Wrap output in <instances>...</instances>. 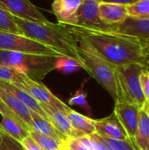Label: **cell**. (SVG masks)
Here are the masks:
<instances>
[{
  "label": "cell",
  "instance_id": "cell-1",
  "mask_svg": "<svg viewBox=\"0 0 149 150\" xmlns=\"http://www.w3.org/2000/svg\"><path fill=\"white\" fill-rule=\"evenodd\" d=\"M74 35L84 38L110 63L116 67L140 63L149 67L146 55L148 40L126 35L112 26L105 29L63 25Z\"/></svg>",
  "mask_w": 149,
  "mask_h": 150
},
{
  "label": "cell",
  "instance_id": "cell-2",
  "mask_svg": "<svg viewBox=\"0 0 149 150\" xmlns=\"http://www.w3.org/2000/svg\"><path fill=\"white\" fill-rule=\"evenodd\" d=\"M12 18L23 35L51 47L62 56L82 62L77 54V41L63 25L49 21L32 22L13 15Z\"/></svg>",
  "mask_w": 149,
  "mask_h": 150
},
{
  "label": "cell",
  "instance_id": "cell-3",
  "mask_svg": "<svg viewBox=\"0 0 149 150\" xmlns=\"http://www.w3.org/2000/svg\"><path fill=\"white\" fill-rule=\"evenodd\" d=\"M77 41V54L85 69L97 82L111 95L117 99V67L106 61L84 38L74 35Z\"/></svg>",
  "mask_w": 149,
  "mask_h": 150
},
{
  "label": "cell",
  "instance_id": "cell-4",
  "mask_svg": "<svg viewBox=\"0 0 149 150\" xmlns=\"http://www.w3.org/2000/svg\"><path fill=\"white\" fill-rule=\"evenodd\" d=\"M58 57L61 56L25 54L0 49L1 65L9 67L36 81L42 80L54 69Z\"/></svg>",
  "mask_w": 149,
  "mask_h": 150
},
{
  "label": "cell",
  "instance_id": "cell-5",
  "mask_svg": "<svg viewBox=\"0 0 149 150\" xmlns=\"http://www.w3.org/2000/svg\"><path fill=\"white\" fill-rule=\"evenodd\" d=\"M145 68L148 67L140 63H131L128 65L117 67L116 100L131 103L141 109L143 107L145 98L141 90L140 75Z\"/></svg>",
  "mask_w": 149,
  "mask_h": 150
},
{
  "label": "cell",
  "instance_id": "cell-6",
  "mask_svg": "<svg viewBox=\"0 0 149 150\" xmlns=\"http://www.w3.org/2000/svg\"><path fill=\"white\" fill-rule=\"evenodd\" d=\"M0 49L25 54L62 56L51 47L25 35L0 31Z\"/></svg>",
  "mask_w": 149,
  "mask_h": 150
},
{
  "label": "cell",
  "instance_id": "cell-7",
  "mask_svg": "<svg viewBox=\"0 0 149 150\" xmlns=\"http://www.w3.org/2000/svg\"><path fill=\"white\" fill-rule=\"evenodd\" d=\"M11 83L30 94L41 105L53 106L64 112H67L70 109L69 106H68L60 98L54 96L52 91L40 81H36L27 76H25L20 82Z\"/></svg>",
  "mask_w": 149,
  "mask_h": 150
},
{
  "label": "cell",
  "instance_id": "cell-8",
  "mask_svg": "<svg viewBox=\"0 0 149 150\" xmlns=\"http://www.w3.org/2000/svg\"><path fill=\"white\" fill-rule=\"evenodd\" d=\"M140 110L141 108L131 103L120 100L115 101L113 113L130 140H133L135 137Z\"/></svg>",
  "mask_w": 149,
  "mask_h": 150
},
{
  "label": "cell",
  "instance_id": "cell-9",
  "mask_svg": "<svg viewBox=\"0 0 149 150\" xmlns=\"http://www.w3.org/2000/svg\"><path fill=\"white\" fill-rule=\"evenodd\" d=\"M0 4L11 15L32 22H47L44 14L30 0H0Z\"/></svg>",
  "mask_w": 149,
  "mask_h": 150
},
{
  "label": "cell",
  "instance_id": "cell-10",
  "mask_svg": "<svg viewBox=\"0 0 149 150\" xmlns=\"http://www.w3.org/2000/svg\"><path fill=\"white\" fill-rule=\"evenodd\" d=\"M98 6L99 2L97 0H83L73 25L101 29L110 27L101 21L98 15Z\"/></svg>",
  "mask_w": 149,
  "mask_h": 150
},
{
  "label": "cell",
  "instance_id": "cell-11",
  "mask_svg": "<svg viewBox=\"0 0 149 150\" xmlns=\"http://www.w3.org/2000/svg\"><path fill=\"white\" fill-rule=\"evenodd\" d=\"M42 109L47 114V120L68 139H79L85 135L76 131L70 125L66 112L50 105H41Z\"/></svg>",
  "mask_w": 149,
  "mask_h": 150
},
{
  "label": "cell",
  "instance_id": "cell-12",
  "mask_svg": "<svg viewBox=\"0 0 149 150\" xmlns=\"http://www.w3.org/2000/svg\"><path fill=\"white\" fill-rule=\"evenodd\" d=\"M83 0H54L52 10L59 24L73 25Z\"/></svg>",
  "mask_w": 149,
  "mask_h": 150
},
{
  "label": "cell",
  "instance_id": "cell-13",
  "mask_svg": "<svg viewBox=\"0 0 149 150\" xmlns=\"http://www.w3.org/2000/svg\"><path fill=\"white\" fill-rule=\"evenodd\" d=\"M112 27L126 35L149 40V18L128 17L125 21Z\"/></svg>",
  "mask_w": 149,
  "mask_h": 150
},
{
  "label": "cell",
  "instance_id": "cell-14",
  "mask_svg": "<svg viewBox=\"0 0 149 150\" xmlns=\"http://www.w3.org/2000/svg\"><path fill=\"white\" fill-rule=\"evenodd\" d=\"M98 15L101 21L109 26L118 25L129 17L127 5L111 3H99Z\"/></svg>",
  "mask_w": 149,
  "mask_h": 150
},
{
  "label": "cell",
  "instance_id": "cell-15",
  "mask_svg": "<svg viewBox=\"0 0 149 150\" xmlns=\"http://www.w3.org/2000/svg\"><path fill=\"white\" fill-rule=\"evenodd\" d=\"M96 133L102 137L113 140L129 139L114 113L109 117L96 120Z\"/></svg>",
  "mask_w": 149,
  "mask_h": 150
},
{
  "label": "cell",
  "instance_id": "cell-16",
  "mask_svg": "<svg viewBox=\"0 0 149 150\" xmlns=\"http://www.w3.org/2000/svg\"><path fill=\"white\" fill-rule=\"evenodd\" d=\"M0 87L3 88L4 90H5L6 91L10 92L11 94H12L15 98H17L21 103H23L29 110H31L33 112L38 113L39 115H40L41 117H43L44 119H46L47 120V117L46 112H44V110L42 109L41 104H40L33 97H32L30 94H28L27 92H25V91H23L22 89L17 87L16 85H14L11 83H8V82H4V81H1L0 80Z\"/></svg>",
  "mask_w": 149,
  "mask_h": 150
},
{
  "label": "cell",
  "instance_id": "cell-17",
  "mask_svg": "<svg viewBox=\"0 0 149 150\" xmlns=\"http://www.w3.org/2000/svg\"><path fill=\"white\" fill-rule=\"evenodd\" d=\"M31 117H32V123H31L30 130L49 136L61 144H62L66 140H68V138H66L56 128H54V127L48 120H47L38 113L31 111Z\"/></svg>",
  "mask_w": 149,
  "mask_h": 150
},
{
  "label": "cell",
  "instance_id": "cell-18",
  "mask_svg": "<svg viewBox=\"0 0 149 150\" xmlns=\"http://www.w3.org/2000/svg\"><path fill=\"white\" fill-rule=\"evenodd\" d=\"M0 98L4 102V104L21 120L30 129L32 123L31 110H29L23 103H21L17 98L12 94L6 91L0 87ZM30 131V130H29Z\"/></svg>",
  "mask_w": 149,
  "mask_h": 150
},
{
  "label": "cell",
  "instance_id": "cell-19",
  "mask_svg": "<svg viewBox=\"0 0 149 150\" xmlns=\"http://www.w3.org/2000/svg\"><path fill=\"white\" fill-rule=\"evenodd\" d=\"M66 115L71 127L76 131L85 136H89L96 133V120H92L83 115L71 108L66 112Z\"/></svg>",
  "mask_w": 149,
  "mask_h": 150
},
{
  "label": "cell",
  "instance_id": "cell-20",
  "mask_svg": "<svg viewBox=\"0 0 149 150\" xmlns=\"http://www.w3.org/2000/svg\"><path fill=\"white\" fill-rule=\"evenodd\" d=\"M0 126L10 136H11L19 142L29 135L30 129L25 123L18 120L2 116Z\"/></svg>",
  "mask_w": 149,
  "mask_h": 150
},
{
  "label": "cell",
  "instance_id": "cell-21",
  "mask_svg": "<svg viewBox=\"0 0 149 150\" xmlns=\"http://www.w3.org/2000/svg\"><path fill=\"white\" fill-rule=\"evenodd\" d=\"M149 140V113L141 108L135 137L133 140L140 150H146Z\"/></svg>",
  "mask_w": 149,
  "mask_h": 150
},
{
  "label": "cell",
  "instance_id": "cell-22",
  "mask_svg": "<svg viewBox=\"0 0 149 150\" xmlns=\"http://www.w3.org/2000/svg\"><path fill=\"white\" fill-rule=\"evenodd\" d=\"M54 69L63 74H72L79 71L80 69H83V65L82 62L73 58L61 56L58 57L55 62Z\"/></svg>",
  "mask_w": 149,
  "mask_h": 150
},
{
  "label": "cell",
  "instance_id": "cell-23",
  "mask_svg": "<svg viewBox=\"0 0 149 150\" xmlns=\"http://www.w3.org/2000/svg\"><path fill=\"white\" fill-rule=\"evenodd\" d=\"M0 31L23 35L21 30L15 23L12 15L0 4Z\"/></svg>",
  "mask_w": 149,
  "mask_h": 150
},
{
  "label": "cell",
  "instance_id": "cell-24",
  "mask_svg": "<svg viewBox=\"0 0 149 150\" xmlns=\"http://www.w3.org/2000/svg\"><path fill=\"white\" fill-rule=\"evenodd\" d=\"M129 17L149 18V0H138L127 5Z\"/></svg>",
  "mask_w": 149,
  "mask_h": 150
},
{
  "label": "cell",
  "instance_id": "cell-25",
  "mask_svg": "<svg viewBox=\"0 0 149 150\" xmlns=\"http://www.w3.org/2000/svg\"><path fill=\"white\" fill-rule=\"evenodd\" d=\"M29 135L45 150H59L61 148V144L49 136L39 134L32 130L29 131Z\"/></svg>",
  "mask_w": 149,
  "mask_h": 150
},
{
  "label": "cell",
  "instance_id": "cell-26",
  "mask_svg": "<svg viewBox=\"0 0 149 150\" xmlns=\"http://www.w3.org/2000/svg\"><path fill=\"white\" fill-rule=\"evenodd\" d=\"M0 150H25L19 142L10 136L0 126Z\"/></svg>",
  "mask_w": 149,
  "mask_h": 150
},
{
  "label": "cell",
  "instance_id": "cell-27",
  "mask_svg": "<svg viewBox=\"0 0 149 150\" xmlns=\"http://www.w3.org/2000/svg\"><path fill=\"white\" fill-rule=\"evenodd\" d=\"M87 82V80L83 81V83L81 85V88L78 89L75 94L68 99V103L72 105H79L85 111H87L89 113H90V107L87 101V94L83 90V85Z\"/></svg>",
  "mask_w": 149,
  "mask_h": 150
},
{
  "label": "cell",
  "instance_id": "cell-28",
  "mask_svg": "<svg viewBox=\"0 0 149 150\" xmlns=\"http://www.w3.org/2000/svg\"><path fill=\"white\" fill-rule=\"evenodd\" d=\"M25 76V75L18 73V71L9 67L0 64V80L1 81H4L8 83L20 82Z\"/></svg>",
  "mask_w": 149,
  "mask_h": 150
},
{
  "label": "cell",
  "instance_id": "cell-29",
  "mask_svg": "<svg viewBox=\"0 0 149 150\" xmlns=\"http://www.w3.org/2000/svg\"><path fill=\"white\" fill-rule=\"evenodd\" d=\"M140 82L141 85L142 93L145 98L143 109L149 113V68H145L140 75Z\"/></svg>",
  "mask_w": 149,
  "mask_h": 150
},
{
  "label": "cell",
  "instance_id": "cell-30",
  "mask_svg": "<svg viewBox=\"0 0 149 150\" xmlns=\"http://www.w3.org/2000/svg\"><path fill=\"white\" fill-rule=\"evenodd\" d=\"M101 136V135H100ZM105 138V137H104ZM114 150H138L134 142L130 139L126 140H113L105 138Z\"/></svg>",
  "mask_w": 149,
  "mask_h": 150
},
{
  "label": "cell",
  "instance_id": "cell-31",
  "mask_svg": "<svg viewBox=\"0 0 149 150\" xmlns=\"http://www.w3.org/2000/svg\"><path fill=\"white\" fill-rule=\"evenodd\" d=\"M61 145L66 150H89L78 139H68Z\"/></svg>",
  "mask_w": 149,
  "mask_h": 150
},
{
  "label": "cell",
  "instance_id": "cell-32",
  "mask_svg": "<svg viewBox=\"0 0 149 150\" xmlns=\"http://www.w3.org/2000/svg\"><path fill=\"white\" fill-rule=\"evenodd\" d=\"M21 145L23 146L25 150H45L42 149L30 135L26 136L20 142Z\"/></svg>",
  "mask_w": 149,
  "mask_h": 150
},
{
  "label": "cell",
  "instance_id": "cell-33",
  "mask_svg": "<svg viewBox=\"0 0 149 150\" xmlns=\"http://www.w3.org/2000/svg\"><path fill=\"white\" fill-rule=\"evenodd\" d=\"M0 114L2 116H6V117H10V118H12V119H15V120H18L20 121H22L21 120H19V118L4 104V102L0 98ZM23 122V121H22ZM24 123V122H23Z\"/></svg>",
  "mask_w": 149,
  "mask_h": 150
},
{
  "label": "cell",
  "instance_id": "cell-34",
  "mask_svg": "<svg viewBox=\"0 0 149 150\" xmlns=\"http://www.w3.org/2000/svg\"><path fill=\"white\" fill-rule=\"evenodd\" d=\"M99 3H111V4H119L124 5H129L135 3L138 0H97Z\"/></svg>",
  "mask_w": 149,
  "mask_h": 150
},
{
  "label": "cell",
  "instance_id": "cell-35",
  "mask_svg": "<svg viewBox=\"0 0 149 150\" xmlns=\"http://www.w3.org/2000/svg\"><path fill=\"white\" fill-rule=\"evenodd\" d=\"M98 135H99V134H98ZM99 138H100V141H101V142H102V144H103V146H104L105 150H114L113 149V148L111 146V144L106 141L105 138H104V137H102V136H100V135H99Z\"/></svg>",
  "mask_w": 149,
  "mask_h": 150
},
{
  "label": "cell",
  "instance_id": "cell-36",
  "mask_svg": "<svg viewBox=\"0 0 149 150\" xmlns=\"http://www.w3.org/2000/svg\"><path fill=\"white\" fill-rule=\"evenodd\" d=\"M146 55H147V58H148V61L149 63V40L147 43V46H146Z\"/></svg>",
  "mask_w": 149,
  "mask_h": 150
},
{
  "label": "cell",
  "instance_id": "cell-37",
  "mask_svg": "<svg viewBox=\"0 0 149 150\" xmlns=\"http://www.w3.org/2000/svg\"><path fill=\"white\" fill-rule=\"evenodd\" d=\"M146 150H149V140L148 142V145H147V148H146Z\"/></svg>",
  "mask_w": 149,
  "mask_h": 150
},
{
  "label": "cell",
  "instance_id": "cell-38",
  "mask_svg": "<svg viewBox=\"0 0 149 150\" xmlns=\"http://www.w3.org/2000/svg\"><path fill=\"white\" fill-rule=\"evenodd\" d=\"M59 150H66V149L63 148V146H62V145H61V148H60V149Z\"/></svg>",
  "mask_w": 149,
  "mask_h": 150
}]
</instances>
